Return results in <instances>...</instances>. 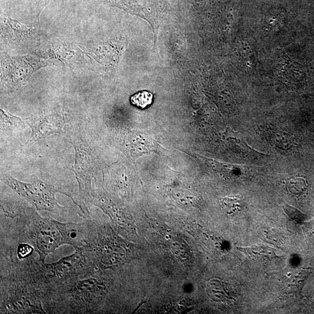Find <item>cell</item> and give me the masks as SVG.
<instances>
[{
  "instance_id": "obj_1",
  "label": "cell",
  "mask_w": 314,
  "mask_h": 314,
  "mask_svg": "<svg viewBox=\"0 0 314 314\" xmlns=\"http://www.w3.org/2000/svg\"><path fill=\"white\" fill-rule=\"evenodd\" d=\"M90 224L87 245L77 250L81 251L84 256L89 276L105 269H115L127 262L131 255L130 244L115 234L111 227L97 226L91 220Z\"/></svg>"
},
{
  "instance_id": "obj_2",
  "label": "cell",
  "mask_w": 314,
  "mask_h": 314,
  "mask_svg": "<svg viewBox=\"0 0 314 314\" xmlns=\"http://www.w3.org/2000/svg\"><path fill=\"white\" fill-rule=\"evenodd\" d=\"M45 295L17 267L11 264L1 276V314H46Z\"/></svg>"
},
{
  "instance_id": "obj_3",
  "label": "cell",
  "mask_w": 314,
  "mask_h": 314,
  "mask_svg": "<svg viewBox=\"0 0 314 314\" xmlns=\"http://www.w3.org/2000/svg\"><path fill=\"white\" fill-rule=\"evenodd\" d=\"M75 251L72 255L51 264L35 259H27L23 261L29 275L45 293V298L52 291L68 281L89 276L84 255L81 251Z\"/></svg>"
},
{
  "instance_id": "obj_4",
  "label": "cell",
  "mask_w": 314,
  "mask_h": 314,
  "mask_svg": "<svg viewBox=\"0 0 314 314\" xmlns=\"http://www.w3.org/2000/svg\"><path fill=\"white\" fill-rule=\"evenodd\" d=\"M35 207H26L16 220L19 240L31 244L38 254L39 260L45 263L48 254L62 245L60 232L52 219L40 216Z\"/></svg>"
},
{
  "instance_id": "obj_5",
  "label": "cell",
  "mask_w": 314,
  "mask_h": 314,
  "mask_svg": "<svg viewBox=\"0 0 314 314\" xmlns=\"http://www.w3.org/2000/svg\"><path fill=\"white\" fill-rule=\"evenodd\" d=\"M69 141L75 150V166L72 168L79 185L80 209L82 216L89 218L90 213L85 206L84 201L91 199V181L95 171V159L91 145L81 135L75 134L69 136Z\"/></svg>"
},
{
  "instance_id": "obj_6",
  "label": "cell",
  "mask_w": 314,
  "mask_h": 314,
  "mask_svg": "<svg viewBox=\"0 0 314 314\" xmlns=\"http://www.w3.org/2000/svg\"><path fill=\"white\" fill-rule=\"evenodd\" d=\"M1 180L38 211H47L55 214L64 212V207L58 204L55 196V193L62 192L53 185L39 179L31 183H24L5 174L1 175Z\"/></svg>"
},
{
  "instance_id": "obj_7",
  "label": "cell",
  "mask_w": 314,
  "mask_h": 314,
  "mask_svg": "<svg viewBox=\"0 0 314 314\" xmlns=\"http://www.w3.org/2000/svg\"><path fill=\"white\" fill-rule=\"evenodd\" d=\"M65 115L59 112L30 118L28 124L32 130L28 144L44 139L51 135L59 134L67 122Z\"/></svg>"
},
{
  "instance_id": "obj_8",
  "label": "cell",
  "mask_w": 314,
  "mask_h": 314,
  "mask_svg": "<svg viewBox=\"0 0 314 314\" xmlns=\"http://www.w3.org/2000/svg\"><path fill=\"white\" fill-rule=\"evenodd\" d=\"M60 232L62 244H68L75 250L87 245L90 236V220L82 223H62L52 220Z\"/></svg>"
},
{
  "instance_id": "obj_9",
  "label": "cell",
  "mask_w": 314,
  "mask_h": 314,
  "mask_svg": "<svg viewBox=\"0 0 314 314\" xmlns=\"http://www.w3.org/2000/svg\"><path fill=\"white\" fill-rule=\"evenodd\" d=\"M208 296L218 302H226L232 300L234 292L232 287L218 280H213L207 286Z\"/></svg>"
},
{
  "instance_id": "obj_10",
  "label": "cell",
  "mask_w": 314,
  "mask_h": 314,
  "mask_svg": "<svg viewBox=\"0 0 314 314\" xmlns=\"http://www.w3.org/2000/svg\"><path fill=\"white\" fill-rule=\"evenodd\" d=\"M1 127L3 131L14 132L24 130L26 124L21 119L1 110Z\"/></svg>"
},
{
  "instance_id": "obj_11",
  "label": "cell",
  "mask_w": 314,
  "mask_h": 314,
  "mask_svg": "<svg viewBox=\"0 0 314 314\" xmlns=\"http://www.w3.org/2000/svg\"><path fill=\"white\" fill-rule=\"evenodd\" d=\"M240 251L251 257H263L273 259L276 257V250L273 248L266 246H255L247 248H240Z\"/></svg>"
},
{
  "instance_id": "obj_12",
  "label": "cell",
  "mask_w": 314,
  "mask_h": 314,
  "mask_svg": "<svg viewBox=\"0 0 314 314\" xmlns=\"http://www.w3.org/2000/svg\"><path fill=\"white\" fill-rule=\"evenodd\" d=\"M153 100V95L147 91H142L132 95L131 98L132 104L142 109L146 108L151 104Z\"/></svg>"
},
{
  "instance_id": "obj_13",
  "label": "cell",
  "mask_w": 314,
  "mask_h": 314,
  "mask_svg": "<svg viewBox=\"0 0 314 314\" xmlns=\"http://www.w3.org/2000/svg\"><path fill=\"white\" fill-rule=\"evenodd\" d=\"M274 144L282 150H289L292 146L293 140L289 134L285 132H277L272 137Z\"/></svg>"
},
{
  "instance_id": "obj_14",
  "label": "cell",
  "mask_w": 314,
  "mask_h": 314,
  "mask_svg": "<svg viewBox=\"0 0 314 314\" xmlns=\"http://www.w3.org/2000/svg\"><path fill=\"white\" fill-rule=\"evenodd\" d=\"M290 192L293 194H302L306 190L307 184L305 180L300 178H293L287 184Z\"/></svg>"
},
{
  "instance_id": "obj_15",
  "label": "cell",
  "mask_w": 314,
  "mask_h": 314,
  "mask_svg": "<svg viewBox=\"0 0 314 314\" xmlns=\"http://www.w3.org/2000/svg\"><path fill=\"white\" fill-rule=\"evenodd\" d=\"M35 251L31 244L26 243H20L16 249V256L20 261L27 259Z\"/></svg>"
},
{
  "instance_id": "obj_16",
  "label": "cell",
  "mask_w": 314,
  "mask_h": 314,
  "mask_svg": "<svg viewBox=\"0 0 314 314\" xmlns=\"http://www.w3.org/2000/svg\"><path fill=\"white\" fill-rule=\"evenodd\" d=\"M283 209L287 216L289 217L293 221H296V223H302L305 220V215L300 212L296 208L286 205V206H284Z\"/></svg>"
},
{
  "instance_id": "obj_17",
  "label": "cell",
  "mask_w": 314,
  "mask_h": 314,
  "mask_svg": "<svg viewBox=\"0 0 314 314\" xmlns=\"http://www.w3.org/2000/svg\"><path fill=\"white\" fill-rule=\"evenodd\" d=\"M223 206L227 213L232 214L239 209L240 204L237 198H226L223 201Z\"/></svg>"
}]
</instances>
